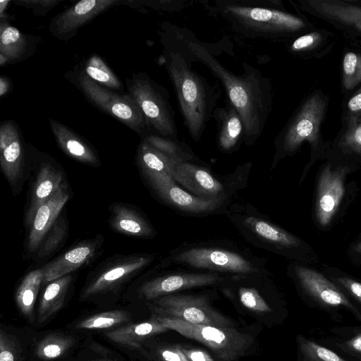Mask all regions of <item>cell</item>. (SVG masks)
<instances>
[{
    "label": "cell",
    "instance_id": "8d00e7d4",
    "mask_svg": "<svg viewBox=\"0 0 361 361\" xmlns=\"http://www.w3.org/2000/svg\"><path fill=\"white\" fill-rule=\"evenodd\" d=\"M300 350L306 361H347L339 355L317 343L298 336Z\"/></svg>",
    "mask_w": 361,
    "mask_h": 361
},
{
    "label": "cell",
    "instance_id": "d4e9b609",
    "mask_svg": "<svg viewBox=\"0 0 361 361\" xmlns=\"http://www.w3.org/2000/svg\"><path fill=\"white\" fill-rule=\"evenodd\" d=\"M63 173L51 163L41 165L35 182L26 223L30 226L38 208L64 185Z\"/></svg>",
    "mask_w": 361,
    "mask_h": 361
},
{
    "label": "cell",
    "instance_id": "ba28073f",
    "mask_svg": "<svg viewBox=\"0 0 361 361\" xmlns=\"http://www.w3.org/2000/svg\"><path fill=\"white\" fill-rule=\"evenodd\" d=\"M226 212L243 238L257 247L279 253L300 245V239L249 204H233Z\"/></svg>",
    "mask_w": 361,
    "mask_h": 361
},
{
    "label": "cell",
    "instance_id": "1f68e13d",
    "mask_svg": "<svg viewBox=\"0 0 361 361\" xmlns=\"http://www.w3.org/2000/svg\"><path fill=\"white\" fill-rule=\"evenodd\" d=\"M142 140L158 150L183 161L195 160L196 157L184 142L164 137L155 133H149Z\"/></svg>",
    "mask_w": 361,
    "mask_h": 361
},
{
    "label": "cell",
    "instance_id": "4fadbf2b",
    "mask_svg": "<svg viewBox=\"0 0 361 361\" xmlns=\"http://www.w3.org/2000/svg\"><path fill=\"white\" fill-rule=\"evenodd\" d=\"M171 176L186 191L199 197L228 198V183L221 181L206 166L190 161H177L172 166Z\"/></svg>",
    "mask_w": 361,
    "mask_h": 361
},
{
    "label": "cell",
    "instance_id": "4dcf8cb0",
    "mask_svg": "<svg viewBox=\"0 0 361 361\" xmlns=\"http://www.w3.org/2000/svg\"><path fill=\"white\" fill-rule=\"evenodd\" d=\"M84 73L94 82L111 90H123L119 78L97 54L92 55L87 61Z\"/></svg>",
    "mask_w": 361,
    "mask_h": 361
},
{
    "label": "cell",
    "instance_id": "d6a6232c",
    "mask_svg": "<svg viewBox=\"0 0 361 361\" xmlns=\"http://www.w3.org/2000/svg\"><path fill=\"white\" fill-rule=\"evenodd\" d=\"M129 319L127 312L117 310L90 316L79 322L75 327L79 329H107L121 324Z\"/></svg>",
    "mask_w": 361,
    "mask_h": 361
},
{
    "label": "cell",
    "instance_id": "f907efd6",
    "mask_svg": "<svg viewBox=\"0 0 361 361\" xmlns=\"http://www.w3.org/2000/svg\"><path fill=\"white\" fill-rule=\"evenodd\" d=\"M353 249L355 252L361 254V242L358 243L355 246H354Z\"/></svg>",
    "mask_w": 361,
    "mask_h": 361
},
{
    "label": "cell",
    "instance_id": "7402d4cb",
    "mask_svg": "<svg viewBox=\"0 0 361 361\" xmlns=\"http://www.w3.org/2000/svg\"><path fill=\"white\" fill-rule=\"evenodd\" d=\"M49 121L56 142L65 154L85 164H99L95 150L80 135L57 120L50 118Z\"/></svg>",
    "mask_w": 361,
    "mask_h": 361
},
{
    "label": "cell",
    "instance_id": "5b68a950",
    "mask_svg": "<svg viewBox=\"0 0 361 361\" xmlns=\"http://www.w3.org/2000/svg\"><path fill=\"white\" fill-rule=\"evenodd\" d=\"M153 318L170 330L209 348L219 361H233L244 356L253 344L252 336L234 327L194 324L180 319L152 313Z\"/></svg>",
    "mask_w": 361,
    "mask_h": 361
},
{
    "label": "cell",
    "instance_id": "d590c367",
    "mask_svg": "<svg viewBox=\"0 0 361 361\" xmlns=\"http://www.w3.org/2000/svg\"><path fill=\"white\" fill-rule=\"evenodd\" d=\"M67 231L68 226L65 219L59 216L40 243L37 249L38 257H44L52 253L65 239Z\"/></svg>",
    "mask_w": 361,
    "mask_h": 361
},
{
    "label": "cell",
    "instance_id": "484cf974",
    "mask_svg": "<svg viewBox=\"0 0 361 361\" xmlns=\"http://www.w3.org/2000/svg\"><path fill=\"white\" fill-rule=\"evenodd\" d=\"M137 161L150 183L161 179H173L172 166L177 161H183L158 150L143 140L138 146Z\"/></svg>",
    "mask_w": 361,
    "mask_h": 361
},
{
    "label": "cell",
    "instance_id": "44dd1931",
    "mask_svg": "<svg viewBox=\"0 0 361 361\" xmlns=\"http://www.w3.org/2000/svg\"><path fill=\"white\" fill-rule=\"evenodd\" d=\"M68 197V192L64 185L38 208L30 226L27 247L30 251L38 249L44 236L58 219Z\"/></svg>",
    "mask_w": 361,
    "mask_h": 361
},
{
    "label": "cell",
    "instance_id": "e575fe53",
    "mask_svg": "<svg viewBox=\"0 0 361 361\" xmlns=\"http://www.w3.org/2000/svg\"><path fill=\"white\" fill-rule=\"evenodd\" d=\"M361 82V54L348 51L342 61V83L346 90H351Z\"/></svg>",
    "mask_w": 361,
    "mask_h": 361
},
{
    "label": "cell",
    "instance_id": "ee69618b",
    "mask_svg": "<svg viewBox=\"0 0 361 361\" xmlns=\"http://www.w3.org/2000/svg\"><path fill=\"white\" fill-rule=\"evenodd\" d=\"M0 361H14L13 350L6 334L2 330L0 333Z\"/></svg>",
    "mask_w": 361,
    "mask_h": 361
},
{
    "label": "cell",
    "instance_id": "c3c4849f",
    "mask_svg": "<svg viewBox=\"0 0 361 361\" xmlns=\"http://www.w3.org/2000/svg\"><path fill=\"white\" fill-rule=\"evenodd\" d=\"M347 345L353 350L361 353V334L356 336L347 341Z\"/></svg>",
    "mask_w": 361,
    "mask_h": 361
},
{
    "label": "cell",
    "instance_id": "30bf717a",
    "mask_svg": "<svg viewBox=\"0 0 361 361\" xmlns=\"http://www.w3.org/2000/svg\"><path fill=\"white\" fill-rule=\"evenodd\" d=\"M152 313L173 317L190 324L233 327V322L214 310L205 295L170 294L154 300Z\"/></svg>",
    "mask_w": 361,
    "mask_h": 361
},
{
    "label": "cell",
    "instance_id": "816d5d0a",
    "mask_svg": "<svg viewBox=\"0 0 361 361\" xmlns=\"http://www.w3.org/2000/svg\"><path fill=\"white\" fill-rule=\"evenodd\" d=\"M100 361H110V360H100Z\"/></svg>",
    "mask_w": 361,
    "mask_h": 361
},
{
    "label": "cell",
    "instance_id": "60d3db41",
    "mask_svg": "<svg viewBox=\"0 0 361 361\" xmlns=\"http://www.w3.org/2000/svg\"><path fill=\"white\" fill-rule=\"evenodd\" d=\"M322 39L319 32H312L297 37L290 44L292 52L299 53L309 51L317 45Z\"/></svg>",
    "mask_w": 361,
    "mask_h": 361
},
{
    "label": "cell",
    "instance_id": "836d02e7",
    "mask_svg": "<svg viewBox=\"0 0 361 361\" xmlns=\"http://www.w3.org/2000/svg\"><path fill=\"white\" fill-rule=\"evenodd\" d=\"M73 343L71 337L49 335L39 343L36 353L42 360H51L62 355Z\"/></svg>",
    "mask_w": 361,
    "mask_h": 361
},
{
    "label": "cell",
    "instance_id": "4316f807",
    "mask_svg": "<svg viewBox=\"0 0 361 361\" xmlns=\"http://www.w3.org/2000/svg\"><path fill=\"white\" fill-rule=\"evenodd\" d=\"M110 224L122 234L141 238L154 235V231L149 222L134 209L122 204L111 206Z\"/></svg>",
    "mask_w": 361,
    "mask_h": 361
},
{
    "label": "cell",
    "instance_id": "ffe728a7",
    "mask_svg": "<svg viewBox=\"0 0 361 361\" xmlns=\"http://www.w3.org/2000/svg\"><path fill=\"white\" fill-rule=\"evenodd\" d=\"M151 256L131 257L106 268L82 291V298L106 291L133 275L152 261Z\"/></svg>",
    "mask_w": 361,
    "mask_h": 361
},
{
    "label": "cell",
    "instance_id": "6da1fadb",
    "mask_svg": "<svg viewBox=\"0 0 361 361\" xmlns=\"http://www.w3.org/2000/svg\"><path fill=\"white\" fill-rule=\"evenodd\" d=\"M158 35L164 64L174 87L185 126L192 139L198 142L212 117L219 94L192 68L195 55L188 46L182 27L164 21Z\"/></svg>",
    "mask_w": 361,
    "mask_h": 361
},
{
    "label": "cell",
    "instance_id": "bcb514c9",
    "mask_svg": "<svg viewBox=\"0 0 361 361\" xmlns=\"http://www.w3.org/2000/svg\"><path fill=\"white\" fill-rule=\"evenodd\" d=\"M347 109L350 117H358L361 114V87L348 100Z\"/></svg>",
    "mask_w": 361,
    "mask_h": 361
},
{
    "label": "cell",
    "instance_id": "f6af8a7d",
    "mask_svg": "<svg viewBox=\"0 0 361 361\" xmlns=\"http://www.w3.org/2000/svg\"><path fill=\"white\" fill-rule=\"evenodd\" d=\"M336 281L361 302V283L346 277L338 278Z\"/></svg>",
    "mask_w": 361,
    "mask_h": 361
},
{
    "label": "cell",
    "instance_id": "ac0fdd59",
    "mask_svg": "<svg viewBox=\"0 0 361 361\" xmlns=\"http://www.w3.org/2000/svg\"><path fill=\"white\" fill-rule=\"evenodd\" d=\"M36 35L25 34L11 25L8 20H0V66L19 63L31 57L40 41Z\"/></svg>",
    "mask_w": 361,
    "mask_h": 361
},
{
    "label": "cell",
    "instance_id": "ab89813d",
    "mask_svg": "<svg viewBox=\"0 0 361 361\" xmlns=\"http://www.w3.org/2000/svg\"><path fill=\"white\" fill-rule=\"evenodd\" d=\"M63 1V0H13L11 1V2L16 6L31 9L35 16L43 17Z\"/></svg>",
    "mask_w": 361,
    "mask_h": 361
},
{
    "label": "cell",
    "instance_id": "603a6c76",
    "mask_svg": "<svg viewBox=\"0 0 361 361\" xmlns=\"http://www.w3.org/2000/svg\"><path fill=\"white\" fill-rule=\"evenodd\" d=\"M301 4L302 8L318 16L361 32V6L337 0H308Z\"/></svg>",
    "mask_w": 361,
    "mask_h": 361
},
{
    "label": "cell",
    "instance_id": "9c48e42d",
    "mask_svg": "<svg viewBox=\"0 0 361 361\" xmlns=\"http://www.w3.org/2000/svg\"><path fill=\"white\" fill-rule=\"evenodd\" d=\"M67 75L68 80L97 108L118 120L142 137L151 132L140 108L128 94H121L98 85L82 71L69 72Z\"/></svg>",
    "mask_w": 361,
    "mask_h": 361
},
{
    "label": "cell",
    "instance_id": "cb8c5ba5",
    "mask_svg": "<svg viewBox=\"0 0 361 361\" xmlns=\"http://www.w3.org/2000/svg\"><path fill=\"white\" fill-rule=\"evenodd\" d=\"M97 245L94 242L82 243L59 256L42 268L43 283L51 282L82 266L93 257Z\"/></svg>",
    "mask_w": 361,
    "mask_h": 361
},
{
    "label": "cell",
    "instance_id": "681fc988",
    "mask_svg": "<svg viewBox=\"0 0 361 361\" xmlns=\"http://www.w3.org/2000/svg\"><path fill=\"white\" fill-rule=\"evenodd\" d=\"M11 1L8 0H1L0 1V15L5 13V11L8 5L11 3Z\"/></svg>",
    "mask_w": 361,
    "mask_h": 361
},
{
    "label": "cell",
    "instance_id": "83f0119b",
    "mask_svg": "<svg viewBox=\"0 0 361 361\" xmlns=\"http://www.w3.org/2000/svg\"><path fill=\"white\" fill-rule=\"evenodd\" d=\"M170 330L157 320L150 318L147 322L121 326L106 334L111 341L123 345L137 348L145 338Z\"/></svg>",
    "mask_w": 361,
    "mask_h": 361
},
{
    "label": "cell",
    "instance_id": "7dc6e473",
    "mask_svg": "<svg viewBox=\"0 0 361 361\" xmlns=\"http://www.w3.org/2000/svg\"><path fill=\"white\" fill-rule=\"evenodd\" d=\"M11 80L6 75L0 77V96L1 97L6 95L11 90Z\"/></svg>",
    "mask_w": 361,
    "mask_h": 361
},
{
    "label": "cell",
    "instance_id": "f1b7e54d",
    "mask_svg": "<svg viewBox=\"0 0 361 361\" xmlns=\"http://www.w3.org/2000/svg\"><path fill=\"white\" fill-rule=\"evenodd\" d=\"M72 276L66 275L52 281L46 288L38 308V322L42 324L63 306Z\"/></svg>",
    "mask_w": 361,
    "mask_h": 361
},
{
    "label": "cell",
    "instance_id": "f546056e",
    "mask_svg": "<svg viewBox=\"0 0 361 361\" xmlns=\"http://www.w3.org/2000/svg\"><path fill=\"white\" fill-rule=\"evenodd\" d=\"M43 278V269L30 271L25 276L16 293L18 309L30 321L34 319V305Z\"/></svg>",
    "mask_w": 361,
    "mask_h": 361
},
{
    "label": "cell",
    "instance_id": "2e32d148",
    "mask_svg": "<svg viewBox=\"0 0 361 361\" xmlns=\"http://www.w3.org/2000/svg\"><path fill=\"white\" fill-rule=\"evenodd\" d=\"M0 164L10 184L16 183L25 166V149L21 130L12 120L0 125Z\"/></svg>",
    "mask_w": 361,
    "mask_h": 361
},
{
    "label": "cell",
    "instance_id": "9a60e30c",
    "mask_svg": "<svg viewBox=\"0 0 361 361\" xmlns=\"http://www.w3.org/2000/svg\"><path fill=\"white\" fill-rule=\"evenodd\" d=\"M158 195L178 211L190 214H207L224 208L227 199H204L179 188L173 179L150 183Z\"/></svg>",
    "mask_w": 361,
    "mask_h": 361
},
{
    "label": "cell",
    "instance_id": "f35d334b",
    "mask_svg": "<svg viewBox=\"0 0 361 361\" xmlns=\"http://www.w3.org/2000/svg\"><path fill=\"white\" fill-rule=\"evenodd\" d=\"M189 4V1L182 0H124L123 5L133 8L145 6L158 11H178Z\"/></svg>",
    "mask_w": 361,
    "mask_h": 361
},
{
    "label": "cell",
    "instance_id": "7a4b0ae2",
    "mask_svg": "<svg viewBox=\"0 0 361 361\" xmlns=\"http://www.w3.org/2000/svg\"><path fill=\"white\" fill-rule=\"evenodd\" d=\"M188 46L199 62L205 65L222 83L228 102L238 111L244 125V143L252 146L262 135L272 110L270 80L260 71L243 62V74L236 75L214 56L210 47L190 30L182 27Z\"/></svg>",
    "mask_w": 361,
    "mask_h": 361
},
{
    "label": "cell",
    "instance_id": "d6986e66",
    "mask_svg": "<svg viewBox=\"0 0 361 361\" xmlns=\"http://www.w3.org/2000/svg\"><path fill=\"white\" fill-rule=\"evenodd\" d=\"M212 118L217 124L216 141L219 149L224 153L236 151L244 142L245 128L236 109L226 101L223 107H216Z\"/></svg>",
    "mask_w": 361,
    "mask_h": 361
},
{
    "label": "cell",
    "instance_id": "b9f144b4",
    "mask_svg": "<svg viewBox=\"0 0 361 361\" xmlns=\"http://www.w3.org/2000/svg\"><path fill=\"white\" fill-rule=\"evenodd\" d=\"M180 350L190 361H216L207 351L181 345H177Z\"/></svg>",
    "mask_w": 361,
    "mask_h": 361
},
{
    "label": "cell",
    "instance_id": "5bb4252c",
    "mask_svg": "<svg viewBox=\"0 0 361 361\" xmlns=\"http://www.w3.org/2000/svg\"><path fill=\"white\" fill-rule=\"evenodd\" d=\"M348 171L347 166L333 169L328 164L320 173L315 202V216L320 226H327L336 212L345 193Z\"/></svg>",
    "mask_w": 361,
    "mask_h": 361
},
{
    "label": "cell",
    "instance_id": "52a82bcc",
    "mask_svg": "<svg viewBox=\"0 0 361 361\" xmlns=\"http://www.w3.org/2000/svg\"><path fill=\"white\" fill-rule=\"evenodd\" d=\"M126 82L128 94L140 108L150 131L178 140L168 90L143 72L133 73Z\"/></svg>",
    "mask_w": 361,
    "mask_h": 361
},
{
    "label": "cell",
    "instance_id": "7bdbcfd3",
    "mask_svg": "<svg viewBox=\"0 0 361 361\" xmlns=\"http://www.w3.org/2000/svg\"><path fill=\"white\" fill-rule=\"evenodd\" d=\"M159 355L163 361H190L177 345L161 348L159 350Z\"/></svg>",
    "mask_w": 361,
    "mask_h": 361
},
{
    "label": "cell",
    "instance_id": "e0dca14e",
    "mask_svg": "<svg viewBox=\"0 0 361 361\" xmlns=\"http://www.w3.org/2000/svg\"><path fill=\"white\" fill-rule=\"evenodd\" d=\"M293 271L303 290L317 301L330 306H345L361 317L339 288L322 274L300 265H295Z\"/></svg>",
    "mask_w": 361,
    "mask_h": 361
},
{
    "label": "cell",
    "instance_id": "7c38bea8",
    "mask_svg": "<svg viewBox=\"0 0 361 361\" xmlns=\"http://www.w3.org/2000/svg\"><path fill=\"white\" fill-rule=\"evenodd\" d=\"M123 0H82L61 12L50 21L49 31L55 38L68 42L80 28Z\"/></svg>",
    "mask_w": 361,
    "mask_h": 361
},
{
    "label": "cell",
    "instance_id": "8fae6325",
    "mask_svg": "<svg viewBox=\"0 0 361 361\" xmlns=\"http://www.w3.org/2000/svg\"><path fill=\"white\" fill-rule=\"evenodd\" d=\"M226 276L209 271L173 272L145 282L138 293L142 298L154 300L184 290L219 286Z\"/></svg>",
    "mask_w": 361,
    "mask_h": 361
},
{
    "label": "cell",
    "instance_id": "277c9868",
    "mask_svg": "<svg viewBox=\"0 0 361 361\" xmlns=\"http://www.w3.org/2000/svg\"><path fill=\"white\" fill-rule=\"evenodd\" d=\"M169 263L224 276L268 271L264 259L245 251L223 245H185L171 254Z\"/></svg>",
    "mask_w": 361,
    "mask_h": 361
},
{
    "label": "cell",
    "instance_id": "74e56055",
    "mask_svg": "<svg viewBox=\"0 0 361 361\" xmlns=\"http://www.w3.org/2000/svg\"><path fill=\"white\" fill-rule=\"evenodd\" d=\"M338 145L343 149L361 156V117L348 118Z\"/></svg>",
    "mask_w": 361,
    "mask_h": 361
},
{
    "label": "cell",
    "instance_id": "3957f363",
    "mask_svg": "<svg viewBox=\"0 0 361 361\" xmlns=\"http://www.w3.org/2000/svg\"><path fill=\"white\" fill-rule=\"evenodd\" d=\"M279 0H216L207 10L249 38L276 39L304 30L306 22L281 8Z\"/></svg>",
    "mask_w": 361,
    "mask_h": 361
},
{
    "label": "cell",
    "instance_id": "8992f818",
    "mask_svg": "<svg viewBox=\"0 0 361 361\" xmlns=\"http://www.w3.org/2000/svg\"><path fill=\"white\" fill-rule=\"evenodd\" d=\"M325 96L320 92L310 95L299 106L275 139V153L271 164L294 154L304 142L316 147L326 109Z\"/></svg>",
    "mask_w": 361,
    "mask_h": 361
}]
</instances>
